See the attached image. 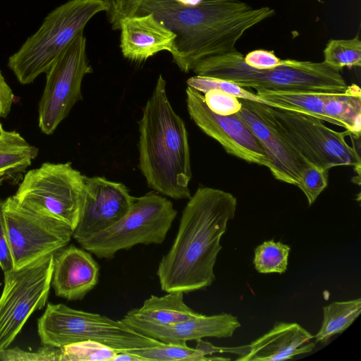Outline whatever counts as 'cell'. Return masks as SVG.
Returning <instances> with one entry per match:
<instances>
[{
	"label": "cell",
	"instance_id": "18",
	"mask_svg": "<svg viewBox=\"0 0 361 361\" xmlns=\"http://www.w3.org/2000/svg\"><path fill=\"white\" fill-rule=\"evenodd\" d=\"M123 56L143 62L157 53L172 51L176 35L152 13L123 19L120 25Z\"/></svg>",
	"mask_w": 361,
	"mask_h": 361
},
{
	"label": "cell",
	"instance_id": "37",
	"mask_svg": "<svg viewBox=\"0 0 361 361\" xmlns=\"http://www.w3.org/2000/svg\"><path fill=\"white\" fill-rule=\"evenodd\" d=\"M14 99L13 91L0 71V118H5L9 114Z\"/></svg>",
	"mask_w": 361,
	"mask_h": 361
},
{
	"label": "cell",
	"instance_id": "33",
	"mask_svg": "<svg viewBox=\"0 0 361 361\" xmlns=\"http://www.w3.org/2000/svg\"><path fill=\"white\" fill-rule=\"evenodd\" d=\"M144 0H104L106 15L112 30H119L121 21L137 14Z\"/></svg>",
	"mask_w": 361,
	"mask_h": 361
},
{
	"label": "cell",
	"instance_id": "26",
	"mask_svg": "<svg viewBox=\"0 0 361 361\" xmlns=\"http://www.w3.org/2000/svg\"><path fill=\"white\" fill-rule=\"evenodd\" d=\"M186 83L188 86L194 88L202 94H204L212 89H219L235 96L238 99L262 104L281 110L300 113L297 109L269 101L259 96L256 92L254 93L228 80L196 75L188 78Z\"/></svg>",
	"mask_w": 361,
	"mask_h": 361
},
{
	"label": "cell",
	"instance_id": "4",
	"mask_svg": "<svg viewBox=\"0 0 361 361\" xmlns=\"http://www.w3.org/2000/svg\"><path fill=\"white\" fill-rule=\"evenodd\" d=\"M236 49L204 58L192 71L197 75L219 78L255 91L340 94L348 85L341 71L324 62L283 59L276 67L259 70L249 66Z\"/></svg>",
	"mask_w": 361,
	"mask_h": 361
},
{
	"label": "cell",
	"instance_id": "8",
	"mask_svg": "<svg viewBox=\"0 0 361 361\" xmlns=\"http://www.w3.org/2000/svg\"><path fill=\"white\" fill-rule=\"evenodd\" d=\"M259 105L287 142L307 161L328 170L353 166L360 176V154L346 142L348 130H334L311 116Z\"/></svg>",
	"mask_w": 361,
	"mask_h": 361
},
{
	"label": "cell",
	"instance_id": "5",
	"mask_svg": "<svg viewBox=\"0 0 361 361\" xmlns=\"http://www.w3.org/2000/svg\"><path fill=\"white\" fill-rule=\"evenodd\" d=\"M106 11L104 0H69L51 11L37 31L8 61L20 83L32 82L46 73L59 54L84 30L98 13Z\"/></svg>",
	"mask_w": 361,
	"mask_h": 361
},
{
	"label": "cell",
	"instance_id": "19",
	"mask_svg": "<svg viewBox=\"0 0 361 361\" xmlns=\"http://www.w3.org/2000/svg\"><path fill=\"white\" fill-rule=\"evenodd\" d=\"M313 336L298 323L276 322L273 328L247 345L239 361L286 360L313 350Z\"/></svg>",
	"mask_w": 361,
	"mask_h": 361
},
{
	"label": "cell",
	"instance_id": "38",
	"mask_svg": "<svg viewBox=\"0 0 361 361\" xmlns=\"http://www.w3.org/2000/svg\"><path fill=\"white\" fill-rule=\"evenodd\" d=\"M195 348L200 350L204 355H212L216 353H236L242 357L247 352V346H241L238 348H219L214 346L211 343L202 341V339L197 340V345Z\"/></svg>",
	"mask_w": 361,
	"mask_h": 361
},
{
	"label": "cell",
	"instance_id": "3",
	"mask_svg": "<svg viewBox=\"0 0 361 361\" xmlns=\"http://www.w3.org/2000/svg\"><path fill=\"white\" fill-rule=\"evenodd\" d=\"M160 74L139 121V168L147 183L164 196L190 199L192 178L188 135L167 96Z\"/></svg>",
	"mask_w": 361,
	"mask_h": 361
},
{
	"label": "cell",
	"instance_id": "36",
	"mask_svg": "<svg viewBox=\"0 0 361 361\" xmlns=\"http://www.w3.org/2000/svg\"><path fill=\"white\" fill-rule=\"evenodd\" d=\"M0 268L4 272L13 269L2 200H0Z\"/></svg>",
	"mask_w": 361,
	"mask_h": 361
},
{
	"label": "cell",
	"instance_id": "17",
	"mask_svg": "<svg viewBox=\"0 0 361 361\" xmlns=\"http://www.w3.org/2000/svg\"><path fill=\"white\" fill-rule=\"evenodd\" d=\"M136 331L166 343H186L207 337L229 338L240 327L238 319L231 314L221 313L197 317L170 326H157L143 322L121 319Z\"/></svg>",
	"mask_w": 361,
	"mask_h": 361
},
{
	"label": "cell",
	"instance_id": "12",
	"mask_svg": "<svg viewBox=\"0 0 361 361\" xmlns=\"http://www.w3.org/2000/svg\"><path fill=\"white\" fill-rule=\"evenodd\" d=\"M86 47L82 31L64 49L46 73V84L38 108V126L46 135L52 134L75 103L82 99V80L85 75L93 71Z\"/></svg>",
	"mask_w": 361,
	"mask_h": 361
},
{
	"label": "cell",
	"instance_id": "34",
	"mask_svg": "<svg viewBox=\"0 0 361 361\" xmlns=\"http://www.w3.org/2000/svg\"><path fill=\"white\" fill-rule=\"evenodd\" d=\"M207 0H144L136 15H145L154 9H178L195 6Z\"/></svg>",
	"mask_w": 361,
	"mask_h": 361
},
{
	"label": "cell",
	"instance_id": "11",
	"mask_svg": "<svg viewBox=\"0 0 361 361\" xmlns=\"http://www.w3.org/2000/svg\"><path fill=\"white\" fill-rule=\"evenodd\" d=\"M54 255L4 272L0 296V352L8 348L30 315L44 307L51 286Z\"/></svg>",
	"mask_w": 361,
	"mask_h": 361
},
{
	"label": "cell",
	"instance_id": "27",
	"mask_svg": "<svg viewBox=\"0 0 361 361\" xmlns=\"http://www.w3.org/2000/svg\"><path fill=\"white\" fill-rule=\"evenodd\" d=\"M290 251V246L281 242L264 241L255 249V269L262 274H283L288 268Z\"/></svg>",
	"mask_w": 361,
	"mask_h": 361
},
{
	"label": "cell",
	"instance_id": "6",
	"mask_svg": "<svg viewBox=\"0 0 361 361\" xmlns=\"http://www.w3.org/2000/svg\"><path fill=\"white\" fill-rule=\"evenodd\" d=\"M37 333L43 345L56 348L94 341L122 352L163 343L136 331L121 320L73 309L61 303H47L37 320Z\"/></svg>",
	"mask_w": 361,
	"mask_h": 361
},
{
	"label": "cell",
	"instance_id": "21",
	"mask_svg": "<svg viewBox=\"0 0 361 361\" xmlns=\"http://www.w3.org/2000/svg\"><path fill=\"white\" fill-rule=\"evenodd\" d=\"M38 154V149L30 145L19 133H0V185L25 173Z\"/></svg>",
	"mask_w": 361,
	"mask_h": 361
},
{
	"label": "cell",
	"instance_id": "16",
	"mask_svg": "<svg viewBox=\"0 0 361 361\" xmlns=\"http://www.w3.org/2000/svg\"><path fill=\"white\" fill-rule=\"evenodd\" d=\"M99 276V266L83 248L66 245L54 255L51 286L58 297L82 300L96 286Z\"/></svg>",
	"mask_w": 361,
	"mask_h": 361
},
{
	"label": "cell",
	"instance_id": "23",
	"mask_svg": "<svg viewBox=\"0 0 361 361\" xmlns=\"http://www.w3.org/2000/svg\"><path fill=\"white\" fill-rule=\"evenodd\" d=\"M259 96L272 102L297 109L300 114L311 116L324 122L341 126L324 111V104L331 94L303 92H272L258 90Z\"/></svg>",
	"mask_w": 361,
	"mask_h": 361
},
{
	"label": "cell",
	"instance_id": "14",
	"mask_svg": "<svg viewBox=\"0 0 361 361\" xmlns=\"http://www.w3.org/2000/svg\"><path fill=\"white\" fill-rule=\"evenodd\" d=\"M85 195L73 238L78 243L113 226L130 210L135 197L121 183L85 176Z\"/></svg>",
	"mask_w": 361,
	"mask_h": 361
},
{
	"label": "cell",
	"instance_id": "32",
	"mask_svg": "<svg viewBox=\"0 0 361 361\" xmlns=\"http://www.w3.org/2000/svg\"><path fill=\"white\" fill-rule=\"evenodd\" d=\"M208 108L220 116L237 114L241 109L240 100L235 96L219 89H212L204 94Z\"/></svg>",
	"mask_w": 361,
	"mask_h": 361
},
{
	"label": "cell",
	"instance_id": "13",
	"mask_svg": "<svg viewBox=\"0 0 361 361\" xmlns=\"http://www.w3.org/2000/svg\"><path fill=\"white\" fill-rule=\"evenodd\" d=\"M185 92L188 114L202 131L217 141L229 154L269 168L261 143L237 114L218 115L208 108L203 94L189 86Z\"/></svg>",
	"mask_w": 361,
	"mask_h": 361
},
{
	"label": "cell",
	"instance_id": "15",
	"mask_svg": "<svg viewBox=\"0 0 361 361\" xmlns=\"http://www.w3.org/2000/svg\"><path fill=\"white\" fill-rule=\"evenodd\" d=\"M238 99L242 106L237 115L261 143L273 176L280 181L298 186L302 171L310 162L287 142L259 103Z\"/></svg>",
	"mask_w": 361,
	"mask_h": 361
},
{
	"label": "cell",
	"instance_id": "39",
	"mask_svg": "<svg viewBox=\"0 0 361 361\" xmlns=\"http://www.w3.org/2000/svg\"><path fill=\"white\" fill-rule=\"evenodd\" d=\"M112 361H145L144 358L131 351L118 352Z\"/></svg>",
	"mask_w": 361,
	"mask_h": 361
},
{
	"label": "cell",
	"instance_id": "29",
	"mask_svg": "<svg viewBox=\"0 0 361 361\" xmlns=\"http://www.w3.org/2000/svg\"><path fill=\"white\" fill-rule=\"evenodd\" d=\"M118 351L94 341L61 347V361H112Z\"/></svg>",
	"mask_w": 361,
	"mask_h": 361
},
{
	"label": "cell",
	"instance_id": "24",
	"mask_svg": "<svg viewBox=\"0 0 361 361\" xmlns=\"http://www.w3.org/2000/svg\"><path fill=\"white\" fill-rule=\"evenodd\" d=\"M361 312V298L334 302L323 307V322L316 334V343H326L333 336L346 330Z\"/></svg>",
	"mask_w": 361,
	"mask_h": 361
},
{
	"label": "cell",
	"instance_id": "22",
	"mask_svg": "<svg viewBox=\"0 0 361 361\" xmlns=\"http://www.w3.org/2000/svg\"><path fill=\"white\" fill-rule=\"evenodd\" d=\"M325 114L350 134L360 137L361 92L356 84L348 85L340 94H331L324 104Z\"/></svg>",
	"mask_w": 361,
	"mask_h": 361
},
{
	"label": "cell",
	"instance_id": "1",
	"mask_svg": "<svg viewBox=\"0 0 361 361\" xmlns=\"http://www.w3.org/2000/svg\"><path fill=\"white\" fill-rule=\"evenodd\" d=\"M236 209L233 194L197 188L183 210L172 245L159 263L157 275L163 291L188 293L212 284L221 239Z\"/></svg>",
	"mask_w": 361,
	"mask_h": 361
},
{
	"label": "cell",
	"instance_id": "25",
	"mask_svg": "<svg viewBox=\"0 0 361 361\" xmlns=\"http://www.w3.org/2000/svg\"><path fill=\"white\" fill-rule=\"evenodd\" d=\"M131 351L145 361H209L229 360L228 358L220 357H206L195 348H190L186 343H166L135 349Z\"/></svg>",
	"mask_w": 361,
	"mask_h": 361
},
{
	"label": "cell",
	"instance_id": "30",
	"mask_svg": "<svg viewBox=\"0 0 361 361\" xmlns=\"http://www.w3.org/2000/svg\"><path fill=\"white\" fill-rule=\"evenodd\" d=\"M329 170L310 163L302 171L298 186L312 205L328 185Z\"/></svg>",
	"mask_w": 361,
	"mask_h": 361
},
{
	"label": "cell",
	"instance_id": "31",
	"mask_svg": "<svg viewBox=\"0 0 361 361\" xmlns=\"http://www.w3.org/2000/svg\"><path fill=\"white\" fill-rule=\"evenodd\" d=\"M3 361H61V348L43 345L36 352L25 351L18 347L0 352Z\"/></svg>",
	"mask_w": 361,
	"mask_h": 361
},
{
	"label": "cell",
	"instance_id": "9",
	"mask_svg": "<svg viewBox=\"0 0 361 361\" xmlns=\"http://www.w3.org/2000/svg\"><path fill=\"white\" fill-rule=\"evenodd\" d=\"M85 176L71 162L43 163L23 176L13 197L20 204L75 228L85 200Z\"/></svg>",
	"mask_w": 361,
	"mask_h": 361
},
{
	"label": "cell",
	"instance_id": "2",
	"mask_svg": "<svg viewBox=\"0 0 361 361\" xmlns=\"http://www.w3.org/2000/svg\"><path fill=\"white\" fill-rule=\"evenodd\" d=\"M149 13L176 35L170 54L173 63L186 73L204 58L235 50L247 30L275 11L268 6L253 8L240 0H207L190 8Z\"/></svg>",
	"mask_w": 361,
	"mask_h": 361
},
{
	"label": "cell",
	"instance_id": "7",
	"mask_svg": "<svg viewBox=\"0 0 361 361\" xmlns=\"http://www.w3.org/2000/svg\"><path fill=\"white\" fill-rule=\"evenodd\" d=\"M177 215L173 203L151 192L135 197L129 212L109 228L79 244L99 259H113L136 245L161 244Z\"/></svg>",
	"mask_w": 361,
	"mask_h": 361
},
{
	"label": "cell",
	"instance_id": "10",
	"mask_svg": "<svg viewBox=\"0 0 361 361\" xmlns=\"http://www.w3.org/2000/svg\"><path fill=\"white\" fill-rule=\"evenodd\" d=\"M4 212L14 269L54 255L73 238L68 224L20 204L13 196L4 200Z\"/></svg>",
	"mask_w": 361,
	"mask_h": 361
},
{
	"label": "cell",
	"instance_id": "28",
	"mask_svg": "<svg viewBox=\"0 0 361 361\" xmlns=\"http://www.w3.org/2000/svg\"><path fill=\"white\" fill-rule=\"evenodd\" d=\"M324 63L341 71L344 67L361 66V42L358 37L350 39H331L324 50Z\"/></svg>",
	"mask_w": 361,
	"mask_h": 361
},
{
	"label": "cell",
	"instance_id": "40",
	"mask_svg": "<svg viewBox=\"0 0 361 361\" xmlns=\"http://www.w3.org/2000/svg\"><path fill=\"white\" fill-rule=\"evenodd\" d=\"M4 131V129H3V126H2V124L0 121V133H2Z\"/></svg>",
	"mask_w": 361,
	"mask_h": 361
},
{
	"label": "cell",
	"instance_id": "20",
	"mask_svg": "<svg viewBox=\"0 0 361 361\" xmlns=\"http://www.w3.org/2000/svg\"><path fill=\"white\" fill-rule=\"evenodd\" d=\"M183 295L181 291L168 292L161 297L151 295L140 307L130 310L123 318L165 326L199 315L185 304Z\"/></svg>",
	"mask_w": 361,
	"mask_h": 361
},
{
	"label": "cell",
	"instance_id": "35",
	"mask_svg": "<svg viewBox=\"0 0 361 361\" xmlns=\"http://www.w3.org/2000/svg\"><path fill=\"white\" fill-rule=\"evenodd\" d=\"M243 59L249 66L259 70L273 68L281 63V59L272 51L264 49L252 51L246 54Z\"/></svg>",
	"mask_w": 361,
	"mask_h": 361
}]
</instances>
